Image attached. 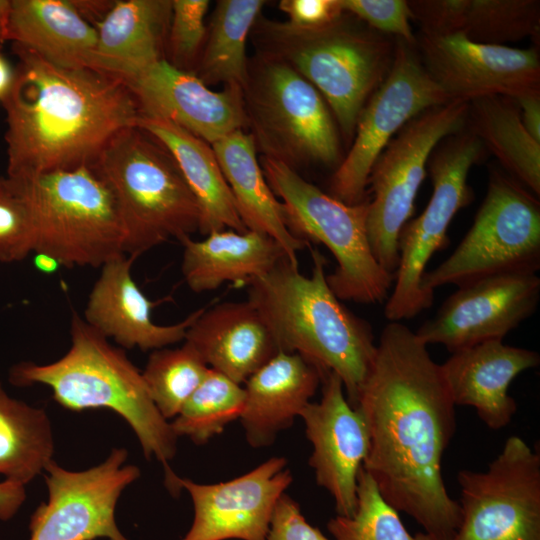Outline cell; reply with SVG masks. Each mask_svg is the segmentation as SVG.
Masks as SVG:
<instances>
[{"mask_svg":"<svg viewBox=\"0 0 540 540\" xmlns=\"http://www.w3.org/2000/svg\"><path fill=\"white\" fill-rule=\"evenodd\" d=\"M455 407L427 345L404 324H387L355 406L370 436L363 468L384 500L424 529L422 540H451L460 525L442 475Z\"/></svg>","mask_w":540,"mask_h":540,"instance_id":"cell-1","label":"cell"},{"mask_svg":"<svg viewBox=\"0 0 540 540\" xmlns=\"http://www.w3.org/2000/svg\"><path fill=\"white\" fill-rule=\"evenodd\" d=\"M18 57L6 112L7 176L91 166L140 110L127 85L91 68H65L13 45Z\"/></svg>","mask_w":540,"mask_h":540,"instance_id":"cell-2","label":"cell"},{"mask_svg":"<svg viewBox=\"0 0 540 540\" xmlns=\"http://www.w3.org/2000/svg\"><path fill=\"white\" fill-rule=\"evenodd\" d=\"M312 260L310 276L282 260L247 285L248 300L267 322L279 350L299 354L323 375L335 373L355 408L376 353L373 330L329 287L325 257L312 250Z\"/></svg>","mask_w":540,"mask_h":540,"instance_id":"cell-3","label":"cell"},{"mask_svg":"<svg viewBox=\"0 0 540 540\" xmlns=\"http://www.w3.org/2000/svg\"><path fill=\"white\" fill-rule=\"evenodd\" d=\"M70 337L64 356L49 364H16L9 381L16 386L46 385L54 400L68 410L116 412L135 432L144 456L155 457L163 465L166 487L172 488L177 475L168 462L175 456L178 437L152 401L142 372L123 349L112 345L75 311Z\"/></svg>","mask_w":540,"mask_h":540,"instance_id":"cell-4","label":"cell"},{"mask_svg":"<svg viewBox=\"0 0 540 540\" xmlns=\"http://www.w3.org/2000/svg\"><path fill=\"white\" fill-rule=\"evenodd\" d=\"M91 167L111 191L124 230L123 253L137 258L199 232L201 210L171 153L135 126L119 132Z\"/></svg>","mask_w":540,"mask_h":540,"instance_id":"cell-5","label":"cell"},{"mask_svg":"<svg viewBox=\"0 0 540 540\" xmlns=\"http://www.w3.org/2000/svg\"><path fill=\"white\" fill-rule=\"evenodd\" d=\"M253 28L260 53L282 60L310 82L346 139L353 138L363 107L391 69L395 45L381 33L353 26L344 15L316 30L268 19H257Z\"/></svg>","mask_w":540,"mask_h":540,"instance_id":"cell-6","label":"cell"},{"mask_svg":"<svg viewBox=\"0 0 540 540\" xmlns=\"http://www.w3.org/2000/svg\"><path fill=\"white\" fill-rule=\"evenodd\" d=\"M6 178L28 208L34 253L68 268H100L124 254L113 195L91 166Z\"/></svg>","mask_w":540,"mask_h":540,"instance_id":"cell-7","label":"cell"},{"mask_svg":"<svg viewBox=\"0 0 540 540\" xmlns=\"http://www.w3.org/2000/svg\"><path fill=\"white\" fill-rule=\"evenodd\" d=\"M261 168L279 197L290 232L307 243L326 246L337 261L326 280L341 301L381 303L388 298L395 275L375 259L367 236L369 197L346 204L303 179L293 168L262 157Z\"/></svg>","mask_w":540,"mask_h":540,"instance_id":"cell-8","label":"cell"},{"mask_svg":"<svg viewBox=\"0 0 540 540\" xmlns=\"http://www.w3.org/2000/svg\"><path fill=\"white\" fill-rule=\"evenodd\" d=\"M247 125L264 157L294 169L339 165L337 127L319 91L291 66L260 53L248 61L242 88Z\"/></svg>","mask_w":540,"mask_h":540,"instance_id":"cell-9","label":"cell"},{"mask_svg":"<svg viewBox=\"0 0 540 540\" xmlns=\"http://www.w3.org/2000/svg\"><path fill=\"white\" fill-rule=\"evenodd\" d=\"M540 268V203L532 192L499 170L474 222L452 254L422 277V288L457 287L486 277L536 274Z\"/></svg>","mask_w":540,"mask_h":540,"instance_id":"cell-10","label":"cell"},{"mask_svg":"<svg viewBox=\"0 0 540 540\" xmlns=\"http://www.w3.org/2000/svg\"><path fill=\"white\" fill-rule=\"evenodd\" d=\"M469 103L452 100L409 121L384 148L368 178L367 236L380 266L395 275L398 236L414 212L426 166L439 142L461 132Z\"/></svg>","mask_w":540,"mask_h":540,"instance_id":"cell-11","label":"cell"},{"mask_svg":"<svg viewBox=\"0 0 540 540\" xmlns=\"http://www.w3.org/2000/svg\"><path fill=\"white\" fill-rule=\"evenodd\" d=\"M472 132L449 136L428 161L433 192L423 212L408 221L398 236L399 265L384 315L390 322L411 319L429 308L434 294L421 285L426 266L435 252L448 244L447 230L457 212L473 200L467 179L484 153Z\"/></svg>","mask_w":540,"mask_h":540,"instance_id":"cell-12","label":"cell"},{"mask_svg":"<svg viewBox=\"0 0 540 540\" xmlns=\"http://www.w3.org/2000/svg\"><path fill=\"white\" fill-rule=\"evenodd\" d=\"M450 101L413 46L397 39L391 69L363 107L351 148L331 178V196L350 205L366 200L370 171L393 136L424 111Z\"/></svg>","mask_w":540,"mask_h":540,"instance_id":"cell-13","label":"cell"},{"mask_svg":"<svg viewBox=\"0 0 540 540\" xmlns=\"http://www.w3.org/2000/svg\"><path fill=\"white\" fill-rule=\"evenodd\" d=\"M460 525L451 540H540V454L510 436L484 471L457 474Z\"/></svg>","mask_w":540,"mask_h":540,"instance_id":"cell-14","label":"cell"},{"mask_svg":"<svg viewBox=\"0 0 540 540\" xmlns=\"http://www.w3.org/2000/svg\"><path fill=\"white\" fill-rule=\"evenodd\" d=\"M127 457L126 449L113 448L102 463L82 471L49 461L45 467L48 501L30 518L29 540H128L116 525L115 508L140 470L126 465Z\"/></svg>","mask_w":540,"mask_h":540,"instance_id":"cell-15","label":"cell"},{"mask_svg":"<svg viewBox=\"0 0 540 540\" xmlns=\"http://www.w3.org/2000/svg\"><path fill=\"white\" fill-rule=\"evenodd\" d=\"M423 65L452 100L540 94V60L534 48L483 44L461 33L423 35Z\"/></svg>","mask_w":540,"mask_h":540,"instance_id":"cell-16","label":"cell"},{"mask_svg":"<svg viewBox=\"0 0 540 540\" xmlns=\"http://www.w3.org/2000/svg\"><path fill=\"white\" fill-rule=\"evenodd\" d=\"M539 299L540 278L536 274L486 277L459 286L415 334L424 344H441L450 353L503 340L534 314Z\"/></svg>","mask_w":540,"mask_h":540,"instance_id":"cell-17","label":"cell"},{"mask_svg":"<svg viewBox=\"0 0 540 540\" xmlns=\"http://www.w3.org/2000/svg\"><path fill=\"white\" fill-rule=\"evenodd\" d=\"M287 460L272 457L250 472L216 484L176 478V488L188 491L194 520L182 540H267L279 498L292 483Z\"/></svg>","mask_w":540,"mask_h":540,"instance_id":"cell-18","label":"cell"},{"mask_svg":"<svg viewBox=\"0 0 540 540\" xmlns=\"http://www.w3.org/2000/svg\"><path fill=\"white\" fill-rule=\"evenodd\" d=\"M322 396L300 413L313 446L309 459L316 482L335 502L337 515L352 517L357 505V479L370 449L362 414L345 397L341 379L332 372L322 377Z\"/></svg>","mask_w":540,"mask_h":540,"instance_id":"cell-19","label":"cell"},{"mask_svg":"<svg viewBox=\"0 0 540 540\" xmlns=\"http://www.w3.org/2000/svg\"><path fill=\"white\" fill-rule=\"evenodd\" d=\"M125 84L140 115L168 120L210 145L247 125L242 87L213 91L166 59Z\"/></svg>","mask_w":540,"mask_h":540,"instance_id":"cell-20","label":"cell"},{"mask_svg":"<svg viewBox=\"0 0 540 540\" xmlns=\"http://www.w3.org/2000/svg\"><path fill=\"white\" fill-rule=\"evenodd\" d=\"M135 259L120 254L100 267L83 319L124 349L153 351L184 341L188 328L204 308L175 324L154 323L152 310L157 303L148 299L135 282L132 276Z\"/></svg>","mask_w":540,"mask_h":540,"instance_id":"cell-21","label":"cell"},{"mask_svg":"<svg viewBox=\"0 0 540 540\" xmlns=\"http://www.w3.org/2000/svg\"><path fill=\"white\" fill-rule=\"evenodd\" d=\"M539 363L536 351L490 340L451 353L440 366L454 404L474 407L489 428L498 430L517 410L509 385Z\"/></svg>","mask_w":540,"mask_h":540,"instance_id":"cell-22","label":"cell"},{"mask_svg":"<svg viewBox=\"0 0 540 540\" xmlns=\"http://www.w3.org/2000/svg\"><path fill=\"white\" fill-rule=\"evenodd\" d=\"M184 341L209 368L240 385L280 352L267 322L249 300L204 308Z\"/></svg>","mask_w":540,"mask_h":540,"instance_id":"cell-23","label":"cell"},{"mask_svg":"<svg viewBox=\"0 0 540 540\" xmlns=\"http://www.w3.org/2000/svg\"><path fill=\"white\" fill-rule=\"evenodd\" d=\"M172 0H116L94 28L93 67L127 83L166 59Z\"/></svg>","mask_w":540,"mask_h":540,"instance_id":"cell-24","label":"cell"},{"mask_svg":"<svg viewBox=\"0 0 540 540\" xmlns=\"http://www.w3.org/2000/svg\"><path fill=\"white\" fill-rule=\"evenodd\" d=\"M321 371L296 353L280 351L245 382L240 420L253 448L273 443L311 402L321 384Z\"/></svg>","mask_w":540,"mask_h":540,"instance_id":"cell-25","label":"cell"},{"mask_svg":"<svg viewBox=\"0 0 540 540\" xmlns=\"http://www.w3.org/2000/svg\"><path fill=\"white\" fill-rule=\"evenodd\" d=\"M180 243L181 271L187 286L196 293L214 290L226 282L248 285L287 259L274 239L252 230H217L202 240L186 237Z\"/></svg>","mask_w":540,"mask_h":540,"instance_id":"cell-26","label":"cell"},{"mask_svg":"<svg viewBox=\"0 0 540 540\" xmlns=\"http://www.w3.org/2000/svg\"><path fill=\"white\" fill-rule=\"evenodd\" d=\"M5 40L57 66L92 69L97 32L71 0H10Z\"/></svg>","mask_w":540,"mask_h":540,"instance_id":"cell-27","label":"cell"},{"mask_svg":"<svg viewBox=\"0 0 540 540\" xmlns=\"http://www.w3.org/2000/svg\"><path fill=\"white\" fill-rule=\"evenodd\" d=\"M411 19L423 35L461 33L468 39L504 45L536 36L540 2L536 0H413L407 1Z\"/></svg>","mask_w":540,"mask_h":540,"instance_id":"cell-28","label":"cell"},{"mask_svg":"<svg viewBox=\"0 0 540 540\" xmlns=\"http://www.w3.org/2000/svg\"><path fill=\"white\" fill-rule=\"evenodd\" d=\"M211 146L247 230L274 239L289 262L298 265L297 253L309 243L295 237L288 229L282 205L264 176L250 133L240 129Z\"/></svg>","mask_w":540,"mask_h":540,"instance_id":"cell-29","label":"cell"},{"mask_svg":"<svg viewBox=\"0 0 540 540\" xmlns=\"http://www.w3.org/2000/svg\"><path fill=\"white\" fill-rule=\"evenodd\" d=\"M136 126L156 138L176 161L201 210L200 234L247 231L209 143L162 118L140 115Z\"/></svg>","mask_w":540,"mask_h":540,"instance_id":"cell-30","label":"cell"},{"mask_svg":"<svg viewBox=\"0 0 540 540\" xmlns=\"http://www.w3.org/2000/svg\"><path fill=\"white\" fill-rule=\"evenodd\" d=\"M474 133L511 173L540 195V142L525 129L518 106L506 97L491 96L469 103Z\"/></svg>","mask_w":540,"mask_h":540,"instance_id":"cell-31","label":"cell"},{"mask_svg":"<svg viewBox=\"0 0 540 540\" xmlns=\"http://www.w3.org/2000/svg\"><path fill=\"white\" fill-rule=\"evenodd\" d=\"M264 4L261 0L218 1L191 73L207 86L223 83L243 88L248 73L247 39Z\"/></svg>","mask_w":540,"mask_h":540,"instance_id":"cell-32","label":"cell"},{"mask_svg":"<svg viewBox=\"0 0 540 540\" xmlns=\"http://www.w3.org/2000/svg\"><path fill=\"white\" fill-rule=\"evenodd\" d=\"M53 454L46 411L12 398L0 382V475L25 487L45 470Z\"/></svg>","mask_w":540,"mask_h":540,"instance_id":"cell-33","label":"cell"},{"mask_svg":"<svg viewBox=\"0 0 540 540\" xmlns=\"http://www.w3.org/2000/svg\"><path fill=\"white\" fill-rule=\"evenodd\" d=\"M245 401L244 388L222 373L208 368L204 378L170 423L177 437L205 444L239 419Z\"/></svg>","mask_w":540,"mask_h":540,"instance_id":"cell-34","label":"cell"},{"mask_svg":"<svg viewBox=\"0 0 540 540\" xmlns=\"http://www.w3.org/2000/svg\"><path fill=\"white\" fill-rule=\"evenodd\" d=\"M208 366L187 342L178 348L153 350L142 377L160 414L175 418L204 378Z\"/></svg>","mask_w":540,"mask_h":540,"instance_id":"cell-35","label":"cell"},{"mask_svg":"<svg viewBox=\"0 0 540 540\" xmlns=\"http://www.w3.org/2000/svg\"><path fill=\"white\" fill-rule=\"evenodd\" d=\"M356 495L354 515H337L327 524L335 540H421L406 530L399 512L384 500L363 467L358 474Z\"/></svg>","mask_w":540,"mask_h":540,"instance_id":"cell-36","label":"cell"},{"mask_svg":"<svg viewBox=\"0 0 540 540\" xmlns=\"http://www.w3.org/2000/svg\"><path fill=\"white\" fill-rule=\"evenodd\" d=\"M209 3L208 0H172L166 60L181 70L189 71L197 63L206 38Z\"/></svg>","mask_w":540,"mask_h":540,"instance_id":"cell-37","label":"cell"},{"mask_svg":"<svg viewBox=\"0 0 540 540\" xmlns=\"http://www.w3.org/2000/svg\"><path fill=\"white\" fill-rule=\"evenodd\" d=\"M33 251L34 234L28 208L7 178H0V261H22Z\"/></svg>","mask_w":540,"mask_h":540,"instance_id":"cell-38","label":"cell"},{"mask_svg":"<svg viewBox=\"0 0 540 540\" xmlns=\"http://www.w3.org/2000/svg\"><path fill=\"white\" fill-rule=\"evenodd\" d=\"M340 4L345 13L366 22L378 33L395 35L411 46L417 42L405 0H340Z\"/></svg>","mask_w":540,"mask_h":540,"instance_id":"cell-39","label":"cell"},{"mask_svg":"<svg viewBox=\"0 0 540 540\" xmlns=\"http://www.w3.org/2000/svg\"><path fill=\"white\" fill-rule=\"evenodd\" d=\"M267 540H329L311 526L302 515L299 505L286 493L274 509Z\"/></svg>","mask_w":540,"mask_h":540,"instance_id":"cell-40","label":"cell"},{"mask_svg":"<svg viewBox=\"0 0 540 540\" xmlns=\"http://www.w3.org/2000/svg\"><path fill=\"white\" fill-rule=\"evenodd\" d=\"M279 9L287 15L289 25L302 30L324 28L345 13L340 0H282Z\"/></svg>","mask_w":540,"mask_h":540,"instance_id":"cell-41","label":"cell"},{"mask_svg":"<svg viewBox=\"0 0 540 540\" xmlns=\"http://www.w3.org/2000/svg\"><path fill=\"white\" fill-rule=\"evenodd\" d=\"M518 106L527 132L540 142V94H531L513 100Z\"/></svg>","mask_w":540,"mask_h":540,"instance_id":"cell-42","label":"cell"},{"mask_svg":"<svg viewBox=\"0 0 540 540\" xmlns=\"http://www.w3.org/2000/svg\"><path fill=\"white\" fill-rule=\"evenodd\" d=\"M26 497L22 485L10 482H0V520L11 519L18 511Z\"/></svg>","mask_w":540,"mask_h":540,"instance_id":"cell-43","label":"cell"},{"mask_svg":"<svg viewBox=\"0 0 540 540\" xmlns=\"http://www.w3.org/2000/svg\"><path fill=\"white\" fill-rule=\"evenodd\" d=\"M71 2L80 15L94 27L106 16L115 1L71 0Z\"/></svg>","mask_w":540,"mask_h":540,"instance_id":"cell-44","label":"cell"},{"mask_svg":"<svg viewBox=\"0 0 540 540\" xmlns=\"http://www.w3.org/2000/svg\"><path fill=\"white\" fill-rule=\"evenodd\" d=\"M14 80V69L7 59L0 54V101L8 94Z\"/></svg>","mask_w":540,"mask_h":540,"instance_id":"cell-45","label":"cell"},{"mask_svg":"<svg viewBox=\"0 0 540 540\" xmlns=\"http://www.w3.org/2000/svg\"><path fill=\"white\" fill-rule=\"evenodd\" d=\"M33 264L35 268L45 274L56 272L61 265L57 260L46 254L35 253Z\"/></svg>","mask_w":540,"mask_h":540,"instance_id":"cell-46","label":"cell"},{"mask_svg":"<svg viewBox=\"0 0 540 540\" xmlns=\"http://www.w3.org/2000/svg\"><path fill=\"white\" fill-rule=\"evenodd\" d=\"M10 0H0V41L5 40Z\"/></svg>","mask_w":540,"mask_h":540,"instance_id":"cell-47","label":"cell"}]
</instances>
